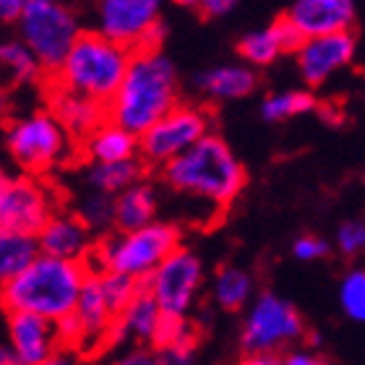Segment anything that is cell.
<instances>
[{
    "label": "cell",
    "mask_w": 365,
    "mask_h": 365,
    "mask_svg": "<svg viewBox=\"0 0 365 365\" xmlns=\"http://www.w3.org/2000/svg\"><path fill=\"white\" fill-rule=\"evenodd\" d=\"M178 102L180 84L175 63L160 47H144L130 53L125 76L105 110L107 120L138 138Z\"/></svg>",
    "instance_id": "cell-1"
},
{
    "label": "cell",
    "mask_w": 365,
    "mask_h": 365,
    "mask_svg": "<svg viewBox=\"0 0 365 365\" xmlns=\"http://www.w3.org/2000/svg\"><path fill=\"white\" fill-rule=\"evenodd\" d=\"M168 188L212 209H225L245 188V168L237 154L217 133H206L198 144L162 168Z\"/></svg>",
    "instance_id": "cell-2"
},
{
    "label": "cell",
    "mask_w": 365,
    "mask_h": 365,
    "mask_svg": "<svg viewBox=\"0 0 365 365\" xmlns=\"http://www.w3.org/2000/svg\"><path fill=\"white\" fill-rule=\"evenodd\" d=\"M89 274V264L50 259L37 253L24 272L0 289V308L6 313H31L58 324L78 300Z\"/></svg>",
    "instance_id": "cell-3"
},
{
    "label": "cell",
    "mask_w": 365,
    "mask_h": 365,
    "mask_svg": "<svg viewBox=\"0 0 365 365\" xmlns=\"http://www.w3.org/2000/svg\"><path fill=\"white\" fill-rule=\"evenodd\" d=\"M182 245V232L173 222L154 220L152 225L128 232H110L99 237L89 259L91 272L120 274L144 282L170 253Z\"/></svg>",
    "instance_id": "cell-4"
},
{
    "label": "cell",
    "mask_w": 365,
    "mask_h": 365,
    "mask_svg": "<svg viewBox=\"0 0 365 365\" xmlns=\"http://www.w3.org/2000/svg\"><path fill=\"white\" fill-rule=\"evenodd\" d=\"M128 61L130 53L125 47L115 45L94 29L81 31L61 68L53 73V84L78 91L107 107L125 76Z\"/></svg>",
    "instance_id": "cell-5"
},
{
    "label": "cell",
    "mask_w": 365,
    "mask_h": 365,
    "mask_svg": "<svg viewBox=\"0 0 365 365\" xmlns=\"http://www.w3.org/2000/svg\"><path fill=\"white\" fill-rule=\"evenodd\" d=\"M6 149L21 175L42 178L73 157L76 141L63 130L50 110H31L8 123Z\"/></svg>",
    "instance_id": "cell-6"
},
{
    "label": "cell",
    "mask_w": 365,
    "mask_h": 365,
    "mask_svg": "<svg viewBox=\"0 0 365 365\" xmlns=\"http://www.w3.org/2000/svg\"><path fill=\"white\" fill-rule=\"evenodd\" d=\"M19 42L37 61L39 71L55 73L81 34V21L73 6L66 3H26L16 19Z\"/></svg>",
    "instance_id": "cell-7"
},
{
    "label": "cell",
    "mask_w": 365,
    "mask_h": 365,
    "mask_svg": "<svg viewBox=\"0 0 365 365\" xmlns=\"http://www.w3.org/2000/svg\"><path fill=\"white\" fill-rule=\"evenodd\" d=\"M305 339V321L295 305L277 292H259L245 305L240 347L243 352L284 355Z\"/></svg>",
    "instance_id": "cell-8"
},
{
    "label": "cell",
    "mask_w": 365,
    "mask_h": 365,
    "mask_svg": "<svg viewBox=\"0 0 365 365\" xmlns=\"http://www.w3.org/2000/svg\"><path fill=\"white\" fill-rule=\"evenodd\" d=\"M168 0H97V29L128 53L160 47L165 37Z\"/></svg>",
    "instance_id": "cell-9"
},
{
    "label": "cell",
    "mask_w": 365,
    "mask_h": 365,
    "mask_svg": "<svg viewBox=\"0 0 365 365\" xmlns=\"http://www.w3.org/2000/svg\"><path fill=\"white\" fill-rule=\"evenodd\" d=\"M209 125L212 120L204 107L178 102L168 115H162L152 128H146L138 136V162L144 168L149 165L162 170L168 162L198 144L206 133H212Z\"/></svg>",
    "instance_id": "cell-10"
},
{
    "label": "cell",
    "mask_w": 365,
    "mask_h": 365,
    "mask_svg": "<svg viewBox=\"0 0 365 365\" xmlns=\"http://www.w3.org/2000/svg\"><path fill=\"white\" fill-rule=\"evenodd\" d=\"M204 279L206 272L201 256L196 251L185 248V245H180L141 282V287L152 295V300L160 305L162 313L188 316L196 308Z\"/></svg>",
    "instance_id": "cell-11"
},
{
    "label": "cell",
    "mask_w": 365,
    "mask_h": 365,
    "mask_svg": "<svg viewBox=\"0 0 365 365\" xmlns=\"http://www.w3.org/2000/svg\"><path fill=\"white\" fill-rule=\"evenodd\" d=\"M58 212V196L42 178L14 175L0 165V227L37 235Z\"/></svg>",
    "instance_id": "cell-12"
},
{
    "label": "cell",
    "mask_w": 365,
    "mask_h": 365,
    "mask_svg": "<svg viewBox=\"0 0 365 365\" xmlns=\"http://www.w3.org/2000/svg\"><path fill=\"white\" fill-rule=\"evenodd\" d=\"M355 34L352 31H336V34H321V37L303 39L295 50L297 73L305 86H321L329 78L344 71L355 61Z\"/></svg>",
    "instance_id": "cell-13"
},
{
    "label": "cell",
    "mask_w": 365,
    "mask_h": 365,
    "mask_svg": "<svg viewBox=\"0 0 365 365\" xmlns=\"http://www.w3.org/2000/svg\"><path fill=\"white\" fill-rule=\"evenodd\" d=\"M6 347L16 365H39L63 350L53 321L31 313H6Z\"/></svg>",
    "instance_id": "cell-14"
},
{
    "label": "cell",
    "mask_w": 365,
    "mask_h": 365,
    "mask_svg": "<svg viewBox=\"0 0 365 365\" xmlns=\"http://www.w3.org/2000/svg\"><path fill=\"white\" fill-rule=\"evenodd\" d=\"M34 243H37V253H42V256L89 264L94 245H97V237L81 225V220L73 212L58 209L39 227V232L34 235Z\"/></svg>",
    "instance_id": "cell-15"
},
{
    "label": "cell",
    "mask_w": 365,
    "mask_h": 365,
    "mask_svg": "<svg viewBox=\"0 0 365 365\" xmlns=\"http://www.w3.org/2000/svg\"><path fill=\"white\" fill-rule=\"evenodd\" d=\"M358 8L355 0H295L284 21L300 34V39L352 31Z\"/></svg>",
    "instance_id": "cell-16"
},
{
    "label": "cell",
    "mask_w": 365,
    "mask_h": 365,
    "mask_svg": "<svg viewBox=\"0 0 365 365\" xmlns=\"http://www.w3.org/2000/svg\"><path fill=\"white\" fill-rule=\"evenodd\" d=\"M47 110L76 144L107 120V110L99 102L58 84H50L47 89Z\"/></svg>",
    "instance_id": "cell-17"
},
{
    "label": "cell",
    "mask_w": 365,
    "mask_h": 365,
    "mask_svg": "<svg viewBox=\"0 0 365 365\" xmlns=\"http://www.w3.org/2000/svg\"><path fill=\"white\" fill-rule=\"evenodd\" d=\"M160 319V305L154 303L152 295L141 287L136 297L118 313V319L110 329V336H107V350L110 347H149Z\"/></svg>",
    "instance_id": "cell-18"
},
{
    "label": "cell",
    "mask_w": 365,
    "mask_h": 365,
    "mask_svg": "<svg viewBox=\"0 0 365 365\" xmlns=\"http://www.w3.org/2000/svg\"><path fill=\"white\" fill-rule=\"evenodd\" d=\"M300 42H303L300 34L284 19H279L277 24H269V26H261L256 31H248L240 39L237 50L243 55L245 66H272L279 55L295 53Z\"/></svg>",
    "instance_id": "cell-19"
},
{
    "label": "cell",
    "mask_w": 365,
    "mask_h": 365,
    "mask_svg": "<svg viewBox=\"0 0 365 365\" xmlns=\"http://www.w3.org/2000/svg\"><path fill=\"white\" fill-rule=\"evenodd\" d=\"M81 154L89 165H113V162L138 160V138L120 125L105 120L78 141Z\"/></svg>",
    "instance_id": "cell-20"
},
{
    "label": "cell",
    "mask_w": 365,
    "mask_h": 365,
    "mask_svg": "<svg viewBox=\"0 0 365 365\" xmlns=\"http://www.w3.org/2000/svg\"><path fill=\"white\" fill-rule=\"evenodd\" d=\"M115 209V230L118 232H128V230L146 227L157 220L160 214V193L152 182H146L144 178L133 182L130 188L113 198Z\"/></svg>",
    "instance_id": "cell-21"
},
{
    "label": "cell",
    "mask_w": 365,
    "mask_h": 365,
    "mask_svg": "<svg viewBox=\"0 0 365 365\" xmlns=\"http://www.w3.org/2000/svg\"><path fill=\"white\" fill-rule=\"evenodd\" d=\"M196 89L206 99H243L256 89V73L245 63H225V66H212L196 76Z\"/></svg>",
    "instance_id": "cell-22"
},
{
    "label": "cell",
    "mask_w": 365,
    "mask_h": 365,
    "mask_svg": "<svg viewBox=\"0 0 365 365\" xmlns=\"http://www.w3.org/2000/svg\"><path fill=\"white\" fill-rule=\"evenodd\" d=\"M39 73L42 71H39L37 61L19 39H3L0 42V113L6 110L8 97L24 86L34 84Z\"/></svg>",
    "instance_id": "cell-23"
},
{
    "label": "cell",
    "mask_w": 365,
    "mask_h": 365,
    "mask_svg": "<svg viewBox=\"0 0 365 365\" xmlns=\"http://www.w3.org/2000/svg\"><path fill=\"white\" fill-rule=\"evenodd\" d=\"M253 295H256V282H253L251 272L240 267L217 269L212 282V300L222 311H245V305L251 303Z\"/></svg>",
    "instance_id": "cell-24"
},
{
    "label": "cell",
    "mask_w": 365,
    "mask_h": 365,
    "mask_svg": "<svg viewBox=\"0 0 365 365\" xmlns=\"http://www.w3.org/2000/svg\"><path fill=\"white\" fill-rule=\"evenodd\" d=\"M144 178V165L138 160L128 162H113V165H86L84 182L86 188L94 193H105V196H118L133 182Z\"/></svg>",
    "instance_id": "cell-25"
},
{
    "label": "cell",
    "mask_w": 365,
    "mask_h": 365,
    "mask_svg": "<svg viewBox=\"0 0 365 365\" xmlns=\"http://www.w3.org/2000/svg\"><path fill=\"white\" fill-rule=\"evenodd\" d=\"M34 256H37L34 237L0 227V289L6 287L16 274L29 267Z\"/></svg>",
    "instance_id": "cell-26"
},
{
    "label": "cell",
    "mask_w": 365,
    "mask_h": 365,
    "mask_svg": "<svg viewBox=\"0 0 365 365\" xmlns=\"http://www.w3.org/2000/svg\"><path fill=\"white\" fill-rule=\"evenodd\" d=\"M261 118L267 123H284L292 118L316 110V97L308 89H284V91H272L261 99Z\"/></svg>",
    "instance_id": "cell-27"
},
{
    "label": "cell",
    "mask_w": 365,
    "mask_h": 365,
    "mask_svg": "<svg viewBox=\"0 0 365 365\" xmlns=\"http://www.w3.org/2000/svg\"><path fill=\"white\" fill-rule=\"evenodd\" d=\"M81 225L89 230L91 235L105 237L110 235V230H115V209H113V196H105V193H94V190H86L84 196L78 198L76 209H73Z\"/></svg>",
    "instance_id": "cell-28"
},
{
    "label": "cell",
    "mask_w": 365,
    "mask_h": 365,
    "mask_svg": "<svg viewBox=\"0 0 365 365\" xmlns=\"http://www.w3.org/2000/svg\"><path fill=\"white\" fill-rule=\"evenodd\" d=\"M336 300H339V308L350 321L355 324H363L365 321V272L363 269H350L339 279V287H336Z\"/></svg>",
    "instance_id": "cell-29"
},
{
    "label": "cell",
    "mask_w": 365,
    "mask_h": 365,
    "mask_svg": "<svg viewBox=\"0 0 365 365\" xmlns=\"http://www.w3.org/2000/svg\"><path fill=\"white\" fill-rule=\"evenodd\" d=\"M99 282V292L105 297L107 308L113 311V316L118 319V313L125 308V305L136 297V292L141 289V282H133L128 277H120V274H107V272H94Z\"/></svg>",
    "instance_id": "cell-30"
},
{
    "label": "cell",
    "mask_w": 365,
    "mask_h": 365,
    "mask_svg": "<svg viewBox=\"0 0 365 365\" xmlns=\"http://www.w3.org/2000/svg\"><path fill=\"white\" fill-rule=\"evenodd\" d=\"M190 336H198L196 334V327H193V321L188 316H168V313H162L160 324H157V331L152 336V347L154 352L165 350L170 344L182 342V339H190Z\"/></svg>",
    "instance_id": "cell-31"
},
{
    "label": "cell",
    "mask_w": 365,
    "mask_h": 365,
    "mask_svg": "<svg viewBox=\"0 0 365 365\" xmlns=\"http://www.w3.org/2000/svg\"><path fill=\"white\" fill-rule=\"evenodd\" d=\"M336 248H339V253L342 256H347V259H355V256H360L365 248V225L360 220H347L342 222L339 227H336Z\"/></svg>",
    "instance_id": "cell-32"
},
{
    "label": "cell",
    "mask_w": 365,
    "mask_h": 365,
    "mask_svg": "<svg viewBox=\"0 0 365 365\" xmlns=\"http://www.w3.org/2000/svg\"><path fill=\"white\" fill-rule=\"evenodd\" d=\"M160 365H196L198 363V336L182 339L157 352Z\"/></svg>",
    "instance_id": "cell-33"
},
{
    "label": "cell",
    "mask_w": 365,
    "mask_h": 365,
    "mask_svg": "<svg viewBox=\"0 0 365 365\" xmlns=\"http://www.w3.org/2000/svg\"><path fill=\"white\" fill-rule=\"evenodd\" d=\"M329 251H331V245L327 243V237L321 235H300L292 243V256L297 261H303V264H313V261L327 259Z\"/></svg>",
    "instance_id": "cell-34"
},
{
    "label": "cell",
    "mask_w": 365,
    "mask_h": 365,
    "mask_svg": "<svg viewBox=\"0 0 365 365\" xmlns=\"http://www.w3.org/2000/svg\"><path fill=\"white\" fill-rule=\"evenodd\" d=\"M107 365H160V358L152 347H125Z\"/></svg>",
    "instance_id": "cell-35"
},
{
    "label": "cell",
    "mask_w": 365,
    "mask_h": 365,
    "mask_svg": "<svg viewBox=\"0 0 365 365\" xmlns=\"http://www.w3.org/2000/svg\"><path fill=\"white\" fill-rule=\"evenodd\" d=\"M282 365H329V360L316 350H305V347H292L282 355Z\"/></svg>",
    "instance_id": "cell-36"
},
{
    "label": "cell",
    "mask_w": 365,
    "mask_h": 365,
    "mask_svg": "<svg viewBox=\"0 0 365 365\" xmlns=\"http://www.w3.org/2000/svg\"><path fill=\"white\" fill-rule=\"evenodd\" d=\"M237 0H198L201 14H206L209 19H220V16H227L232 8H235Z\"/></svg>",
    "instance_id": "cell-37"
},
{
    "label": "cell",
    "mask_w": 365,
    "mask_h": 365,
    "mask_svg": "<svg viewBox=\"0 0 365 365\" xmlns=\"http://www.w3.org/2000/svg\"><path fill=\"white\" fill-rule=\"evenodd\" d=\"M26 0H0V24H16Z\"/></svg>",
    "instance_id": "cell-38"
},
{
    "label": "cell",
    "mask_w": 365,
    "mask_h": 365,
    "mask_svg": "<svg viewBox=\"0 0 365 365\" xmlns=\"http://www.w3.org/2000/svg\"><path fill=\"white\" fill-rule=\"evenodd\" d=\"M237 365H282V355L274 352H245Z\"/></svg>",
    "instance_id": "cell-39"
},
{
    "label": "cell",
    "mask_w": 365,
    "mask_h": 365,
    "mask_svg": "<svg viewBox=\"0 0 365 365\" xmlns=\"http://www.w3.org/2000/svg\"><path fill=\"white\" fill-rule=\"evenodd\" d=\"M81 360L84 358H78L76 352L61 350L58 355H53L50 360H45V363H39V365H81Z\"/></svg>",
    "instance_id": "cell-40"
},
{
    "label": "cell",
    "mask_w": 365,
    "mask_h": 365,
    "mask_svg": "<svg viewBox=\"0 0 365 365\" xmlns=\"http://www.w3.org/2000/svg\"><path fill=\"white\" fill-rule=\"evenodd\" d=\"M0 365H16V363H14V358H11V352H8L6 342L0 344Z\"/></svg>",
    "instance_id": "cell-41"
},
{
    "label": "cell",
    "mask_w": 365,
    "mask_h": 365,
    "mask_svg": "<svg viewBox=\"0 0 365 365\" xmlns=\"http://www.w3.org/2000/svg\"><path fill=\"white\" fill-rule=\"evenodd\" d=\"M170 3H175V6H182V8H196L198 0H170Z\"/></svg>",
    "instance_id": "cell-42"
},
{
    "label": "cell",
    "mask_w": 365,
    "mask_h": 365,
    "mask_svg": "<svg viewBox=\"0 0 365 365\" xmlns=\"http://www.w3.org/2000/svg\"><path fill=\"white\" fill-rule=\"evenodd\" d=\"M26 3H66V6H73V0H26Z\"/></svg>",
    "instance_id": "cell-43"
}]
</instances>
